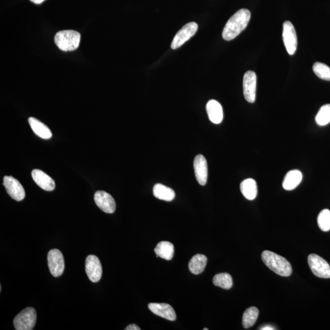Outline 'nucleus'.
Returning <instances> with one entry per match:
<instances>
[{
    "mask_svg": "<svg viewBox=\"0 0 330 330\" xmlns=\"http://www.w3.org/2000/svg\"><path fill=\"white\" fill-rule=\"evenodd\" d=\"M250 18V11L246 9H242L236 12L225 26L223 38L227 41L234 40L246 28Z\"/></svg>",
    "mask_w": 330,
    "mask_h": 330,
    "instance_id": "1",
    "label": "nucleus"
},
{
    "mask_svg": "<svg viewBox=\"0 0 330 330\" xmlns=\"http://www.w3.org/2000/svg\"><path fill=\"white\" fill-rule=\"evenodd\" d=\"M262 260L267 267L276 274L287 277L292 274V269L289 262L275 252L264 251L262 253Z\"/></svg>",
    "mask_w": 330,
    "mask_h": 330,
    "instance_id": "2",
    "label": "nucleus"
},
{
    "mask_svg": "<svg viewBox=\"0 0 330 330\" xmlns=\"http://www.w3.org/2000/svg\"><path fill=\"white\" fill-rule=\"evenodd\" d=\"M81 35L74 30L59 31L55 36V43L64 52L74 51L79 48Z\"/></svg>",
    "mask_w": 330,
    "mask_h": 330,
    "instance_id": "3",
    "label": "nucleus"
},
{
    "mask_svg": "<svg viewBox=\"0 0 330 330\" xmlns=\"http://www.w3.org/2000/svg\"><path fill=\"white\" fill-rule=\"evenodd\" d=\"M37 313L35 309L28 307L17 314L14 320V325L17 330H31L36 323Z\"/></svg>",
    "mask_w": 330,
    "mask_h": 330,
    "instance_id": "4",
    "label": "nucleus"
},
{
    "mask_svg": "<svg viewBox=\"0 0 330 330\" xmlns=\"http://www.w3.org/2000/svg\"><path fill=\"white\" fill-rule=\"evenodd\" d=\"M309 266L315 276L321 278H330V266L323 258L311 254L308 258Z\"/></svg>",
    "mask_w": 330,
    "mask_h": 330,
    "instance_id": "5",
    "label": "nucleus"
},
{
    "mask_svg": "<svg viewBox=\"0 0 330 330\" xmlns=\"http://www.w3.org/2000/svg\"><path fill=\"white\" fill-rule=\"evenodd\" d=\"M48 266L51 274L54 277H59L64 272L65 264L63 255L57 249H51L49 252Z\"/></svg>",
    "mask_w": 330,
    "mask_h": 330,
    "instance_id": "6",
    "label": "nucleus"
},
{
    "mask_svg": "<svg viewBox=\"0 0 330 330\" xmlns=\"http://www.w3.org/2000/svg\"><path fill=\"white\" fill-rule=\"evenodd\" d=\"M282 39L287 53L290 55L295 54L298 43L295 28L290 21H285L283 23Z\"/></svg>",
    "mask_w": 330,
    "mask_h": 330,
    "instance_id": "7",
    "label": "nucleus"
},
{
    "mask_svg": "<svg viewBox=\"0 0 330 330\" xmlns=\"http://www.w3.org/2000/svg\"><path fill=\"white\" fill-rule=\"evenodd\" d=\"M198 26L195 22H190L184 26L175 34L171 43L172 49H177L189 40L197 31Z\"/></svg>",
    "mask_w": 330,
    "mask_h": 330,
    "instance_id": "8",
    "label": "nucleus"
},
{
    "mask_svg": "<svg viewBox=\"0 0 330 330\" xmlns=\"http://www.w3.org/2000/svg\"><path fill=\"white\" fill-rule=\"evenodd\" d=\"M257 77L253 71L249 70L243 76V94L245 99L249 103H254L256 91Z\"/></svg>",
    "mask_w": 330,
    "mask_h": 330,
    "instance_id": "9",
    "label": "nucleus"
},
{
    "mask_svg": "<svg viewBox=\"0 0 330 330\" xmlns=\"http://www.w3.org/2000/svg\"><path fill=\"white\" fill-rule=\"evenodd\" d=\"M85 270L91 281H99L102 277V268L99 258L94 255H88L86 259Z\"/></svg>",
    "mask_w": 330,
    "mask_h": 330,
    "instance_id": "10",
    "label": "nucleus"
},
{
    "mask_svg": "<svg viewBox=\"0 0 330 330\" xmlns=\"http://www.w3.org/2000/svg\"><path fill=\"white\" fill-rule=\"evenodd\" d=\"M4 185L11 197L17 201H22L25 197V190L19 180L12 176H5Z\"/></svg>",
    "mask_w": 330,
    "mask_h": 330,
    "instance_id": "11",
    "label": "nucleus"
},
{
    "mask_svg": "<svg viewBox=\"0 0 330 330\" xmlns=\"http://www.w3.org/2000/svg\"><path fill=\"white\" fill-rule=\"evenodd\" d=\"M94 201L98 207L107 213H113L116 210L114 198L109 193L104 191H97L94 195Z\"/></svg>",
    "mask_w": 330,
    "mask_h": 330,
    "instance_id": "12",
    "label": "nucleus"
},
{
    "mask_svg": "<svg viewBox=\"0 0 330 330\" xmlns=\"http://www.w3.org/2000/svg\"><path fill=\"white\" fill-rule=\"evenodd\" d=\"M193 167L198 182L201 186L206 185L208 177V167L206 158L201 154L196 156L193 162Z\"/></svg>",
    "mask_w": 330,
    "mask_h": 330,
    "instance_id": "13",
    "label": "nucleus"
},
{
    "mask_svg": "<svg viewBox=\"0 0 330 330\" xmlns=\"http://www.w3.org/2000/svg\"><path fill=\"white\" fill-rule=\"evenodd\" d=\"M150 310L154 314L170 321L176 319L174 309L167 303H151L148 305Z\"/></svg>",
    "mask_w": 330,
    "mask_h": 330,
    "instance_id": "14",
    "label": "nucleus"
},
{
    "mask_svg": "<svg viewBox=\"0 0 330 330\" xmlns=\"http://www.w3.org/2000/svg\"><path fill=\"white\" fill-rule=\"evenodd\" d=\"M32 177L35 184L46 191H53L55 188V183L49 175L40 169H34L31 172Z\"/></svg>",
    "mask_w": 330,
    "mask_h": 330,
    "instance_id": "15",
    "label": "nucleus"
},
{
    "mask_svg": "<svg viewBox=\"0 0 330 330\" xmlns=\"http://www.w3.org/2000/svg\"><path fill=\"white\" fill-rule=\"evenodd\" d=\"M206 111L208 117L212 123L218 124L222 123L224 119V111L218 102L215 100H210L206 105Z\"/></svg>",
    "mask_w": 330,
    "mask_h": 330,
    "instance_id": "16",
    "label": "nucleus"
},
{
    "mask_svg": "<svg viewBox=\"0 0 330 330\" xmlns=\"http://www.w3.org/2000/svg\"><path fill=\"white\" fill-rule=\"evenodd\" d=\"M303 175L299 170H291L287 172L284 177L282 187L285 190L290 191L294 190L302 182Z\"/></svg>",
    "mask_w": 330,
    "mask_h": 330,
    "instance_id": "17",
    "label": "nucleus"
},
{
    "mask_svg": "<svg viewBox=\"0 0 330 330\" xmlns=\"http://www.w3.org/2000/svg\"><path fill=\"white\" fill-rule=\"evenodd\" d=\"M28 123L35 135L43 139H50L52 137V133L46 125L34 118H29Z\"/></svg>",
    "mask_w": 330,
    "mask_h": 330,
    "instance_id": "18",
    "label": "nucleus"
},
{
    "mask_svg": "<svg viewBox=\"0 0 330 330\" xmlns=\"http://www.w3.org/2000/svg\"><path fill=\"white\" fill-rule=\"evenodd\" d=\"M240 191L246 199L253 200L258 195L257 184L254 179H245L240 184Z\"/></svg>",
    "mask_w": 330,
    "mask_h": 330,
    "instance_id": "19",
    "label": "nucleus"
},
{
    "mask_svg": "<svg viewBox=\"0 0 330 330\" xmlns=\"http://www.w3.org/2000/svg\"><path fill=\"white\" fill-rule=\"evenodd\" d=\"M153 194L159 200L168 202L173 200L175 196L173 190L161 184L154 186Z\"/></svg>",
    "mask_w": 330,
    "mask_h": 330,
    "instance_id": "20",
    "label": "nucleus"
},
{
    "mask_svg": "<svg viewBox=\"0 0 330 330\" xmlns=\"http://www.w3.org/2000/svg\"><path fill=\"white\" fill-rule=\"evenodd\" d=\"M154 251L157 254V257L170 261L174 256V245L171 242L163 241L157 244L156 248L154 249Z\"/></svg>",
    "mask_w": 330,
    "mask_h": 330,
    "instance_id": "21",
    "label": "nucleus"
},
{
    "mask_svg": "<svg viewBox=\"0 0 330 330\" xmlns=\"http://www.w3.org/2000/svg\"><path fill=\"white\" fill-rule=\"evenodd\" d=\"M207 258L206 255L201 254H196L189 262L190 271L193 274L199 275L203 272L206 266Z\"/></svg>",
    "mask_w": 330,
    "mask_h": 330,
    "instance_id": "22",
    "label": "nucleus"
},
{
    "mask_svg": "<svg viewBox=\"0 0 330 330\" xmlns=\"http://www.w3.org/2000/svg\"><path fill=\"white\" fill-rule=\"evenodd\" d=\"M259 316V310L257 308L250 307L243 313L242 324L245 328L247 329L253 326L256 322Z\"/></svg>",
    "mask_w": 330,
    "mask_h": 330,
    "instance_id": "23",
    "label": "nucleus"
},
{
    "mask_svg": "<svg viewBox=\"0 0 330 330\" xmlns=\"http://www.w3.org/2000/svg\"><path fill=\"white\" fill-rule=\"evenodd\" d=\"M213 283L216 286L222 287L223 289H230L233 286V278L229 273H218L214 276Z\"/></svg>",
    "mask_w": 330,
    "mask_h": 330,
    "instance_id": "24",
    "label": "nucleus"
},
{
    "mask_svg": "<svg viewBox=\"0 0 330 330\" xmlns=\"http://www.w3.org/2000/svg\"><path fill=\"white\" fill-rule=\"evenodd\" d=\"M316 121L320 126H326L330 123V104L321 107L316 115Z\"/></svg>",
    "mask_w": 330,
    "mask_h": 330,
    "instance_id": "25",
    "label": "nucleus"
},
{
    "mask_svg": "<svg viewBox=\"0 0 330 330\" xmlns=\"http://www.w3.org/2000/svg\"><path fill=\"white\" fill-rule=\"evenodd\" d=\"M313 71L319 78L330 81V67L328 65L317 62L313 65Z\"/></svg>",
    "mask_w": 330,
    "mask_h": 330,
    "instance_id": "26",
    "label": "nucleus"
},
{
    "mask_svg": "<svg viewBox=\"0 0 330 330\" xmlns=\"http://www.w3.org/2000/svg\"><path fill=\"white\" fill-rule=\"evenodd\" d=\"M317 224L321 230L327 232L330 230V211L324 209L317 217Z\"/></svg>",
    "mask_w": 330,
    "mask_h": 330,
    "instance_id": "27",
    "label": "nucleus"
},
{
    "mask_svg": "<svg viewBox=\"0 0 330 330\" xmlns=\"http://www.w3.org/2000/svg\"><path fill=\"white\" fill-rule=\"evenodd\" d=\"M126 330H140L141 328L135 324H130V325H128L126 328Z\"/></svg>",
    "mask_w": 330,
    "mask_h": 330,
    "instance_id": "28",
    "label": "nucleus"
},
{
    "mask_svg": "<svg viewBox=\"0 0 330 330\" xmlns=\"http://www.w3.org/2000/svg\"><path fill=\"white\" fill-rule=\"evenodd\" d=\"M29 1L33 3L34 4L40 5L45 1V0H29Z\"/></svg>",
    "mask_w": 330,
    "mask_h": 330,
    "instance_id": "29",
    "label": "nucleus"
},
{
    "mask_svg": "<svg viewBox=\"0 0 330 330\" xmlns=\"http://www.w3.org/2000/svg\"><path fill=\"white\" fill-rule=\"evenodd\" d=\"M261 329H263V330H273V329H275V328H273V327L272 326L266 325V326H263V328H261Z\"/></svg>",
    "mask_w": 330,
    "mask_h": 330,
    "instance_id": "30",
    "label": "nucleus"
},
{
    "mask_svg": "<svg viewBox=\"0 0 330 330\" xmlns=\"http://www.w3.org/2000/svg\"><path fill=\"white\" fill-rule=\"evenodd\" d=\"M204 330H208V328H204Z\"/></svg>",
    "mask_w": 330,
    "mask_h": 330,
    "instance_id": "31",
    "label": "nucleus"
}]
</instances>
